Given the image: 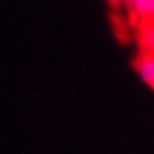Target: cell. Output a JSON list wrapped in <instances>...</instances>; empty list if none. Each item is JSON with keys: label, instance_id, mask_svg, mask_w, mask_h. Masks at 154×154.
Masks as SVG:
<instances>
[{"label": "cell", "instance_id": "obj_1", "mask_svg": "<svg viewBox=\"0 0 154 154\" xmlns=\"http://www.w3.org/2000/svg\"><path fill=\"white\" fill-rule=\"evenodd\" d=\"M123 14L127 16L130 25L154 20V0H130L127 7L123 9Z\"/></svg>", "mask_w": 154, "mask_h": 154}, {"label": "cell", "instance_id": "obj_2", "mask_svg": "<svg viewBox=\"0 0 154 154\" xmlns=\"http://www.w3.org/2000/svg\"><path fill=\"white\" fill-rule=\"evenodd\" d=\"M134 69L141 81L150 89H154V51H139L134 60Z\"/></svg>", "mask_w": 154, "mask_h": 154}, {"label": "cell", "instance_id": "obj_3", "mask_svg": "<svg viewBox=\"0 0 154 154\" xmlns=\"http://www.w3.org/2000/svg\"><path fill=\"white\" fill-rule=\"evenodd\" d=\"M134 29V40L139 51H154V20L132 25Z\"/></svg>", "mask_w": 154, "mask_h": 154}, {"label": "cell", "instance_id": "obj_4", "mask_svg": "<svg viewBox=\"0 0 154 154\" xmlns=\"http://www.w3.org/2000/svg\"><path fill=\"white\" fill-rule=\"evenodd\" d=\"M107 2H109V7H112V9H116V11H123L130 0H107Z\"/></svg>", "mask_w": 154, "mask_h": 154}]
</instances>
